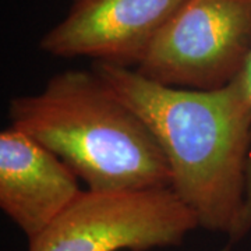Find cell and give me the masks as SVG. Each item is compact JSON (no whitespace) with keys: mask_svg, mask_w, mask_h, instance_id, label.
<instances>
[{"mask_svg":"<svg viewBox=\"0 0 251 251\" xmlns=\"http://www.w3.org/2000/svg\"><path fill=\"white\" fill-rule=\"evenodd\" d=\"M91 70L148 126L168 163L171 188L198 226L230 236L251 161V102L242 74L204 91L168 87L109 63L94 62Z\"/></svg>","mask_w":251,"mask_h":251,"instance_id":"1","label":"cell"},{"mask_svg":"<svg viewBox=\"0 0 251 251\" xmlns=\"http://www.w3.org/2000/svg\"><path fill=\"white\" fill-rule=\"evenodd\" d=\"M10 126L60 158L87 190L171 188L151 130L95 73L67 70L9 103Z\"/></svg>","mask_w":251,"mask_h":251,"instance_id":"2","label":"cell"},{"mask_svg":"<svg viewBox=\"0 0 251 251\" xmlns=\"http://www.w3.org/2000/svg\"><path fill=\"white\" fill-rule=\"evenodd\" d=\"M197 227L172 188L84 190L28 251H150L180 246Z\"/></svg>","mask_w":251,"mask_h":251,"instance_id":"3","label":"cell"},{"mask_svg":"<svg viewBox=\"0 0 251 251\" xmlns=\"http://www.w3.org/2000/svg\"><path fill=\"white\" fill-rule=\"evenodd\" d=\"M251 0H184L134 70L168 87L218 90L246 66Z\"/></svg>","mask_w":251,"mask_h":251,"instance_id":"4","label":"cell"},{"mask_svg":"<svg viewBox=\"0 0 251 251\" xmlns=\"http://www.w3.org/2000/svg\"><path fill=\"white\" fill-rule=\"evenodd\" d=\"M184 0H74L69 13L39 41L56 57L135 69Z\"/></svg>","mask_w":251,"mask_h":251,"instance_id":"5","label":"cell"},{"mask_svg":"<svg viewBox=\"0 0 251 251\" xmlns=\"http://www.w3.org/2000/svg\"><path fill=\"white\" fill-rule=\"evenodd\" d=\"M75 173L21 130L0 133V208L28 240L80 197Z\"/></svg>","mask_w":251,"mask_h":251,"instance_id":"6","label":"cell"},{"mask_svg":"<svg viewBox=\"0 0 251 251\" xmlns=\"http://www.w3.org/2000/svg\"><path fill=\"white\" fill-rule=\"evenodd\" d=\"M243 80H244V84H246V88H247V92H249V98H250L251 102V49L250 53H249V57H247V62H246V66L243 69L242 72ZM251 232V161L250 166H249V176H247V188H246V198H244V204H243L242 214H240V218L237 221V225L233 229V232L230 233L229 239L230 242H239L242 240L243 237L246 234Z\"/></svg>","mask_w":251,"mask_h":251,"instance_id":"7","label":"cell"}]
</instances>
